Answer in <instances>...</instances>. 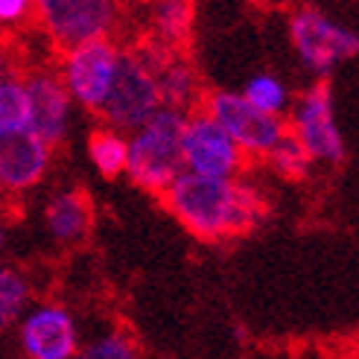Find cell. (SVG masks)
<instances>
[{"label": "cell", "instance_id": "6da1fadb", "mask_svg": "<svg viewBox=\"0 0 359 359\" xmlns=\"http://www.w3.org/2000/svg\"><path fill=\"white\" fill-rule=\"evenodd\" d=\"M167 210L184 231L205 243L243 237L266 217L263 193L237 178H217L182 170L161 193Z\"/></svg>", "mask_w": 359, "mask_h": 359}, {"label": "cell", "instance_id": "7a4b0ae2", "mask_svg": "<svg viewBox=\"0 0 359 359\" xmlns=\"http://www.w3.org/2000/svg\"><path fill=\"white\" fill-rule=\"evenodd\" d=\"M184 111L178 109H161L143 120L137 129L126 132V175L147 190V193H164V187L184 170L182 158V132H184Z\"/></svg>", "mask_w": 359, "mask_h": 359}, {"label": "cell", "instance_id": "3957f363", "mask_svg": "<svg viewBox=\"0 0 359 359\" xmlns=\"http://www.w3.org/2000/svg\"><path fill=\"white\" fill-rule=\"evenodd\" d=\"M161 105L164 102H161L155 67L147 59V53L140 47L137 50L120 47L111 88H109V94H105L97 114L105 120V126H114L120 132H132L143 120H149Z\"/></svg>", "mask_w": 359, "mask_h": 359}, {"label": "cell", "instance_id": "277c9868", "mask_svg": "<svg viewBox=\"0 0 359 359\" xmlns=\"http://www.w3.org/2000/svg\"><path fill=\"white\" fill-rule=\"evenodd\" d=\"M32 18L59 50L109 39L120 24V0H35Z\"/></svg>", "mask_w": 359, "mask_h": 359}, {"label": "cell", "instance_id": "5b68a950", "mask_svg": "<svg viewBox=\"0 0 359 359\" xmlns=\"http://www.w3.org/2000/svg\"><path fill=\"white\" fill-rule=\"evenodd\" d=\"M117 59H120V47L111 41V35L109 39H88L62 50L56 70L74 105L94 114L100 111L114 79Z\"/></svg>", "mask_w": 359, "mask_h": 359}, {"label": "cell", "instance_id": "8992f818", "mask_svg": "<svg viewBox=\"0 0 359 359\" xmlns=\"http://www.w3.org/2000/svg\"><path fill=\"white\" fill-rule=\"evenodd\" d=\"M290 39L298 53L301 65L316 74L318 79H327L333 70L353 59L359 53L356 32L345 29L342 24L330 21L318 9H298L290 21Z\"/></svg>", "mask_w": 359, "mask_h": 359}, {"label": "cell", "instance_id": "52a82bcc", "mask_svg": "<svg viewBox=\"0 0 359 359\" xmlns=\"http://www.w3.org/2000/svg\"><path fill=\"white\" fill-rule=\"evenodd\" d=\"M286 129L298 137V143L307 149V155L313 161H321V164H342L348 155L342 129H339V120H336L333 91L325 79L307 88V91L295 100L292 114L286 120Z\"/></svg>", "mask_w": 359, "mask_h": 359}, {"label": "cell", "instance_id": "ba28073f", "mask_svg": "<svg viewBox=\"0 0 359 359\" xmlns=\"http://www.w3.org/2000/svg\"><path fill=\"white\" fill-rule=\"evenodd\" d=\"M182 158H184V170L217 178H237L245 172L248 164V155L237 147V140L205 109H193L184 117Z\"/></svg>", "mask_w": 359, "mask_h": 359}, {"label": "cell", "instance_id": "9c48e42d", "mask_svg": "<svg viewBox=\"0 0 359 359\" xmlns=\"http://www.w3.org/2000/svg\"><path fill=\"white\" fill-rule=\"evenodd\" d=\"M199 109L217 120L248 158H263L286 132V120L280 114L260 111L234 91H210L202 97Z\"/></svg>", "mask_w": 359, "mask_h": 359}, {"label": "cell", "instance_id": "30bf717a", "mask_svg": "<svg viewBox=\"0 0 359 359\" xmlns=\"http://www.w3.org/2000/svg\"><path fill=\"white\" fill-rule=\"evenodd\" d=\"M24 85H27V102H29L27 126L44 143L59 147L67 137L70 111H74V100H70L59 70L56 67L29 70V74H24Z\"/></svg>", "mask_w": 359, "mask_h": 359}, {"label": "cell", "instance_id": "8fae6325", "mask_svg": "<svg viewBox=\"0 0 359 359\" xmlns=\"http://www.w3.org/2000/svg\"><path fill=\"white\" fill-rule=\"evenodd\" d=\"M18 321V339L29 359H70L79 353L76 321L62 304H41Z\"/></svg>", "mask_w": 359, "mask_h": 359}, {"label": "cell", "instance_id": "7c38bea8", "mask_svg": "<svg viewBox=\"0 0 359 359\" xmlns=\"http://www.w3.org/2000/svg\"><path fill=\"white\" fill-rule=\"evenodd\" d=\"M53 147L44 143L29 126L0 129V190L27 193L50 170Z\"/></svg>", "mask_w": 359, "mask_h": 359}, {"label": "cell", "instance_id": "4fadbf2b", "mask_svg": "<svg viewBox=\"0 0 359 359\" xmlns=\"http://www.w3.org/2000/svg\"><path fill=\"white\" fill-rule=\"evenodd\" d=\"M147 53V59L155 67V79H158V91H161V102L167 109H178V111H193L202 105V79L196 74V67L178 56V50H164L158 44H147L140 47Z\"/></svg>", "mask_w": 359, "mask_h": 359}, {"label": "cell", "instance_id": "5bb4252c", "mask_svg": "<svg viewBox=\"0 0 359 359\" xmlns=\"http://www.w3.org/2000/svg\"><path fill=\"white\" fill-rule=\"evenodd\" d=\"M91 199L82 190H59L44 208V225L59 245H76L91 231Z\"/></svg>", "mask_w": 359, "mask_h": 359}, {"label": "cell", "instance_id": "9a60e30c", "mask_svg": "<svg viewBox=\"0 0 359 359\" xmlns=\"http://www.w3.org/2000/svg\"><path fill=\"white\" fill-rule=\"evenodd\" d=\"M193 0H143V24L149 44L178 50L193 32Z\"/></svg>", "mask_w": 359, "mask_h": 359}, {"label": "cell", "instance_id": "2e32d148", "mask_svg": "<svg viewBox=\"0 0 359 359\" xmlns=\"http://www.w3.org/2000/svg\"><path fill=\"white\" fill-rule=\"evenodd\" d=\"M126 149H129L126 132L114 129V126H102L88 140V158L105 178H117L126 170Z\"/></svg>", "mask_w": 359, "mask_h": 359}, {"label": "cell", "instance_id": "e0dca14e", "mask_svg": "<svg viewBox=\"0 0 359 359\" xmlns=\"http://www.w3.org/2000/svg\"><path fill=\"white\" fill-rule=\"evenodd\" d=\"M29 298H32L29 280L18 269L0 266V330L18 325V318L29 307Z\"/></svg>", "mask_w": 359, "mask_h": 359}, {"label": "cell", "instance_id": "ac0fdd59", "mask_svg": "<svg viewBox=\"0 0 359 359\" xmlns=\"http://www.w3.org/2000/svg\"><path fill=\"white\" fill-rule=\"evenodd\" d=\"M29 117V102H27V85L24 74H9L0 79V129H21Z\"/></svg>", "mask_w": 359, "mask_h": 359}, {"label": "cell", "instance_id": "d6986e66", "mask_svg": "<svg viewBox=\"0 0 359 359\" xmlns=\"http://www.w3.org/2000/svg\"><path fill=\"white\" fill-rule=\"evenodd\" d=\"M243 97L251 102V105H257L260 111H269V114H286V109L292 105V97H290V88H286L278 76L272 74H257V76H251L248 85H245V91Z\"/></svg>", "mask_w": 359, "mask_h": 359}, {"label": "cell", "instance_id": "ffe728a7", "mask_svg": "<svg viewBox=\"0 0 359 359\" xmlns=\"http://www.w3.org/2000/svg\"><path fill=\"white\" fill-rule=\"evenodd\" d=\"M263 158L269 161V167H272L278 175H283V178H301V175H307V170L313 164V158L307 155V149L301 147L298 137L290 129L283 132V137Z\"/></svg>", "mask_w": 359, "mask_h": 359}, {"label": "cell", "instance_id": "44dd1931", "mask_svg": "<svg viewBox=\"0 0 359 359\" xmlns=\"http://www.w3.org/2000/svg\"><path fill=\"white\" fill-rule=\"evenodd\" d=\"M79 356H85V359H135L137 345H135V339L126 333H109V336L97 339V342H91L88 348H82Z\"/></svg>", "mask_w": 359, "mask_h": 359}, {"label": "cell", "instance_id": "7402d4cb", "mask_svg": "<svg viewBox=\"0 0 359 359\" xmlns=\"http://www.w3.org/2000/svg\"><path fill=\"white\" fill-rule=\"evenodd\" d=\"M35 0H0V32H9L24 27L32 18Z\"/></svg>", "mask_w": 359, "mask_h": 359}, {"label": "cell", "instance_id": "603a6c76", "mask_svg": "<svg viewBox=\"0 0 359 359\" xmlns=\"http://www.w3.org/2000/svg\"><path fill=\"white\" fill-rule=\"evenodd\" d=\"M9 70H12V50H9L4 35H0V79H4Z\"/></svg>", "mask_w": 359, "mask_h": 359}, {"label": "cell", "instance_id": "cb8c5ba5", "mask_svg": "<svg viewBox=\"0 0 359 359\" xmlns=\"http://www.w3.org/2000/svg\"><path fill=\"white\" fill-rule=\"evenodd\" d=\"M0 245H4V231H0Z\"/></svg>", "mask_w": 359, "mask_h": 359}]
</instances>
